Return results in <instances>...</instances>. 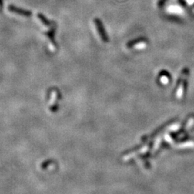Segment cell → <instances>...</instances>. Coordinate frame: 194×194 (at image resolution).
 I'll return each mask as SVG.
<instances>
[]
</instances>
